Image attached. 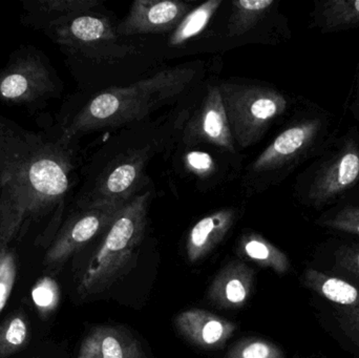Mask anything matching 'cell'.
<instances>
[{
    "label": "cell",
    "mask_w": 359,
    "mask_h": 358,
    "mask_svg": "<svg viewBox=\"0 0 359 358\" xmlns=\"http://www.w3.org/2000/svg\"><path fill=\"white\" fill-rule=\"evenodd\" d=\"M194 76V69L176 67L133 85L104 90L76 113L61 137L67 141L81 132L117 128L144 118L183 92Z\"/></svg>",
    "instance_id": "1"
},
{
    "label": "cell",
    "mask_w": 359,
    "mask_h": 358,
    "mask_svg": "<svg viewBox=\"0 0 359 358\" xmlns=\"http://www.w3.org/2000/svg\"><path fill=\"white\" fill-rule=\"evenodd\" d=\"M149 203V193H145L133 198L118 212L82 275L79 285L82 296L105 291L130 270L144 237Z\"/></svg>",
    "instance_id": "2"
},
{
    "label": "cell",
    "mask_w": 359,
    "mask_h": 358,
    "mask_svg": "<svg viewBox=\"0 0 359 358\" xmlns=\"http://www.w3.org/2000/svg\"><path fill=\"white\" fill-rule=\"evenodd\" d=\"M219 86L232 138L243 149L257 144L288 105L284 95L268 86L233 81Z\"/></svg>",
    "instance_id": "3"
},
{
    "label": "cell",
    "mask_w": 359,
    "mask_h": 358,
    "mask_svg": "<svg viewBox=\"0 0 359 358\" xmlns=\"http://www.w3.org/2000/svg\"><path fill=\"white\" fill-rule=\"evenodd\" d=\"M56 78L50 64L37 50H19L0 69V100L32 104L57 92Z\"/></svg>",
    "instance_id": "4"
},
{
    "label": "cell",
    "mask_w": 359,
    "mask_h": 358,
    "mask_svg": "<svg viewBox=\"0 0 359 358\" xmlns=\"http://www.w3.org/2000/svg\"><path fill=\"white\" fill-rule=\"evenodd\" d=\"M43 31L65 52L97 57L115 46L118 34L109 18L95 13H83L59 19Z\"/></svg>",
    "instance_id": "5"
},
{
    "label": "cell",
    "mask_w": 359,
    "mask_h": 358,
    "mask_svg": "<svg viewBox=\"0 0 359 358\" xmlns=\"http://www.w3.org/2000/svg\"><path fill=\"white\" fill-rule=\"evenodd\" d=\"M124 205L80 207L81 210L63 227L46 252L44 264L48 267H57L63 264L99 233L109 228Z\"/></svg>",
    "instance_id": "6"
},
{
    "label": "cell",
    "mask_w": 359,
    "mask_h": 358,
    "mask_svg": "<svg viewBox=\"0 0 359 358\" xmlns=\"http://www.w3.org/2000/svg\"><path fill=\"white\" fill-rule=\"evenodd\" d=\"M147 153H133L114 162L99 178L96 186L80 207L97 205H124L132 200L144 172Z\"/></svg>",
    "instance_id": "7"
},
{
    "label": "cell",
    "mask_w": 359,
    "mask_h": 358,
    "mask_svg": "<svg viewBox=\"0 0 359 358\" xmlns=\"http://www.w3.org/2000/svg\"><path fill=\"white\" fill-rule=\"evenodd\" d=\"M320 128V121L314 119L286 128L255 160L249 172L253 176H264L290 165L311 146Z\"/></svg>",
    "instance_id": "8"
},
{
    "label": "cell",
    "mask_w": 359,
    "mask_h": 358,
    "mask_svg": "<svg viewBox=\"0 0 359 358\" xmlns=\"http://www.w3.org/2000/svg\"><path fill=\"white\" fill-rule=\"evenodd\" d=\"M189 12V4L174 0H136L116 27L118 36L147 35L174 31Z\"/></svg>",
    "instance_id": "9"
},
{
    "label": "cell",
    "mask_w": 359,
    "mask_h": 358,
    "mask_svg": "<svg viewBox=\"0 0 359 358\" xmlns=\"http://www.w3.org/2000/svg\"><path fill=\"white\" fill-rule=\"evenodd\" d=\"M359 180V149L348 143L318 172L309 191V201L314 206L330 203Z\"/></svg>",
    "instance_id": "10"
},
{
    "label": "cell",
    "mask_w": 359,
    "mask_h": 358,
    "mask_svg": "<svg viewBox=\"0 0 359 358\" xmlns=\"http://www.w3.org/2000/svg\"><path fill=\"white\" fill-rule=\"evenodd\" d=\"M186 135L190 140L236 151L219 85L209 86L200 109L188 123Z\"/></svg>",
    "instance_id": "11"
},
{
    "label": "cell",
    "mask_w": 359,
    "mask_h": 358,
    "mask_svg": "<svg viewBox=\"0 0 359 358\" xmlns=\"http://www.w3.org/2000/svg\"><path fill=\"white\" fill-rule=\"evenodd\" d=\"M176 327L186 340L207 350L221 348L236 331L232 322L202 309L180 313Z\"/></svg>",
    "instance_id": "12"
},
{
    "label": "cell",
    "mask_w": 359,
    "mask_h": 358,
    "mask_svg": "<svg viewBox=\"0 0 359 358\" xmlns=\"http://www.w3.org/2000/svg\"><path fill=\"white\" fill-rule=\"evenodd\" d=\"M78 358H147L140 343L126 328L101 326L84 338Z\"/></svg>",
    "instance_id": "13"
},
{
    "label": "cell",
    "mask_w": 359,
    "mask_h": 358,
    "mask_svg": "<svg viewBox=\"0 0 359 358\" xmlns=\"http://www.w3.org/2000/svg\"><path fill=\"white\" fill-rule=\"evenodd\" d=\"M255 285V273L245 263L234 261L215 277L208 298L219 308H242L248 302Z\"/></svg>",
    "instance_id": "14"
},
{
    "label": "cell",
    "mask_w": 359,
    "mask_h": 358,
    "mask_svg": "<svg viewBox=\"0 0 359 358\" xmlns=\"http://www.w3.org/2000/svg\"><path fill=\"white\" fill-rule=\"evenodd\" d=\"M233 209H222L198 221L190 229L186 242L188 260L198 262L221 243L236 221Z\"/></svg>",
    "instance_id": "15"
},
{
    "label": "cell",
    "mask_w": 359,
    "mask_h": 358,
    "mask_svg": "<svg viewBox=\"0 0 359 358\" xmlns=\"http://www.w3.org/2000/svg\"><path fill=\"white\" fill-rule=\"evenodd\" d=\"M97 0H36L23 4V22L43 29L46 25L73 15L93 12Z\"/></svg>",
    "instance_id": "16"
},
{
    "label": "cell",
    "mask_w": 359,
    "mask_h": 358,
    "mask_svg": "<svg viewBox=\"0 0 359 358\" xmlns=\"http://www.w3.org/2000/svg\"><path fill=\"white\" fill-rule=\"evenodd\" d=\"M304 281L310 289L339 306L359 308V289L345 280L309 268Z\"/></svg>",
    "instance_id": "17"
},
{
    "label": "cell",
    "mask_w": 359,
    "mask_h": 358,
    "mask_svg": "<svg viewBox=\"0 0 359 358\" xmlns=\"http://www.w3.org/2000/svg\"><path fill=\"white\" fill-rule=\"evenodd\" d=\"M238 248L241 256L259 266L272 269L278 275H285L290 268L288 256L257 233L243 235Z\"/></svg>",
    "instance_id": "18"
},
{
    "label": "cell",
    "mask_w": 359,
    "mask_h": 358,
    "mask_svg": "<svg viewBox=\"0 0 359 358\" xmlns=\"http://www.w3.org/2000/svg\"><path fill=\"white\" fill-rule=\"evenodd\" d=\"M316 25L323 32H337L359 25V0H330L316 10Z\"/></svg>",
    "instance_id": "19"
},
{
    "label": "cell",
    "mask_w": 359,
    "mask_h": 358,
    "mask_svg": "<svg viewBox=\"0 0 359 358\" xmlns=\"http://www.w3.org/2000/svg\"><path fill=\"white\" fill-rule=\"evenodd\" d=\"M273 0H238L231 4L228 36L236 37L252 29L273 6Z\"/></svg>",
    "instance_id": "20"
},
{
    "label": "cell",
    "mask_w": 359,
    "mask_h": 358,
    "mask_svg": "<svg viewBox=\"0 0 359 358\" xmlns=\"http://www.w3.org/2000/svg\"><path fill=\"white\" fill-rule=\"evenodd\" d=\"M221 4V0H209L189 11L172 31L170 38V46H181L202 33Z\"/></svg>",
    "instance_id": "21"
},
{
    "label": "cell",
    "mask_w": 359,
    "mask_h": 358,
    "mask_svg": "<svg viewBox=\"0 0 359 358\" xmlns=\"http://www.w3.org/2000/svg\"><path fill=\"white\" fill-rule=\"evenodd\" d=\"M29 342V326L22 315H15L0 327V357L22 350Z\"/></svg>",
    "instance_id": "22"
},
{
    "label": "cell",
    "mask_w": 359,
    "mask_h": 358,
    "mask_svg": "<svg viewBox=\"0 0 359 358\" xmlns=\"http://www.w3.org/2000/svg\"><path fill=\"white\" fill-rule=\"evenodd\" d=\"M226 358H285V355L273 343L261 338H246L234 345Z\"/></svg>",
    "instance_id": "23"
},
{
    "label": "cell",
    "mask_w": 359,
    "mask_h": 358,
    "mask_svg": "<svg viewBox=\"0 0 359 358\" xmlns=\"http://www.w3.org/2000/svg\"><path fill=\"white\" fill-rule=\"evenodd\" d=\"M21 224L22 221L14 202L0 187V247H6Z\"/></svg>",
    "instance_id": "24"
},
{
    "label": "cell",
    "mask_w": 359,
    "mask_h": 358,
    "mask_svg": "<svg viewBox=\"0 0 359 358\" xmlns=\"http://www.w3.org/2000/svg\"><path fill=\"white\" fill-rule=\"evenodd\" d=\"M32 298L41 315H48L56 309L60 291L56 281L50 277L39 280L32 290Z\"/></svg>",
    "instance_id": "25"
},
{
    "label": "cell",
    "mask_w": 359,
    "mask_h": 358,
    "mask_svg": "<svg viewBox=\"0 0 359 358\" xmlns=\"http://www.w3.org/2000/svg\"><path fill=\"white\" fill-rule=\"evenodd\" d=\"M14 256L6 247H0V313L6 306L16 280Z\"/></svg>",
    "instance_id": "26"
},
{
    "label": "cell",
    "mask_w": 359,
    "mask_h": 358,
    "mask_svg": "<svg viewBox=\"0 0 359 358\" xmlns=\"http://www.w3.org/2000/svg\"><path fill=\"white\" fill-rule=\"evenodd\" d=\"M333 270L359 282V245L341 246L335 252Z\"/></svg>",
    "instance_id": "27"
},
{
    "label": "cell",
    "mask_w": 359,
    "mask_h": 358,
    "mask_svg": "<svg viewBox=\"0 0 359 358\" xmlns=\"http://www.w3.org/2000/svg\"><path fill=\"white\" fill-rule=\"evenodd\" d=\"M320 225L341 233L359 235V207H346L334 216L324 219Z\"/></svg>",
    "instance_id": "28"
},
{
    "label": "cell",
    "mask_w": 359,
    "mask_h": 358,
    "mask_svg": "<svg viewBox=\"0 0 359 358\" xmlns=\"http://www.w3.org/2000/svg\"><path fill=\"white\" fill-rule=\"evenodd\" d=\"M334 317L346 336L359 346V308L337 307Z\"/></svg>",
    "instance_id": "29"
},
{
    "label": "cell",
    "mask_w": 359,
    "mask_h": 358,
    "mask_svg": "<svg viewBox=\"0 0 359 358\" xmlns=\"http://www.w3.org/2000/svg\"><path fill=\"white\" fill-rule=\"evenodd\" d=\"M184 163L189 172H194L198 177L209 176L215 170L213 158L204 151H189L184 158Z\"/></svg>",
    "instance_id": "30"
}]
</instances>
